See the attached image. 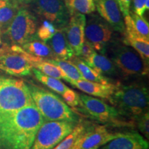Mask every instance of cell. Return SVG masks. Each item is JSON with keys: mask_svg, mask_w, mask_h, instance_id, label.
<instances>
[{"mask_svg": "<svg viewBox=\"0 0 149 149\" xmlns=\"http://www.w3.org/2000/svg\"><path fill=\"white\" fill-rule=\"evenodd\" d=\"M44 117L34 102L0 117V149H31Z\"/></svg>", "mask_w": 149, "mask_h": 149, "instance_id": "6da1fadb", "label": "cell"}, {"mask_svg": "<svg viewBox=\"0 0 149 149\" xmlns=\"http://www.w3.org/2000/svg\"><path fill=\"white\" fill-rule=\"evenodd\" d=\"M109 102L121 116L135 120L148 111V89L141 83H120Z\"/></svg>", "mask_w": 149, "mask_h": 149, "instance_id": "7a4b0ae2", "label": "cell"}, {"mask_svg": "<svg viewBox=\"0 0 149 149\" xmlns=\"http://www.w3.org/2000/svg\"><path fill=\"white\" fill-rule=\"evenodd\" d=\"M28 86L33 101L44 117V122H78L79 118L75 113L59 97L33 84H29Z\"/></svg>", "mask_w": 149, "mask_h": 149, "instance_id": "3957f363", "label": "cell"}, {"mask_svg": "<svg viewBox=\"0 0 149 149\" xmlns=\"http://www.w3.org/2000/svg\"><path fill=\"white\" fill-rule=\"evenodd\" d=\"M32 102L24 81L0 75V117L15 113Z\"/></svg>", "mask_w": 149, "mask_h": 149, "instance_id": "277c9868", "label": "cell"}, {"mask_svg": "<svg viewBox=\"0 0 149 149\" xmlns=\"http://www.w3.org/2000/svg\"><path fill=\"white\" fill-rule=\"evenodd\" d=\"M37 17L26 6H22L3 35L10 46H22L37 37Z\"/></svg>", "mask_w": 149, "mask_h": 149, "instance_id": "5b68a950", "label": "cell"}, {"mask_svg": "<svg viewBox=\"0 0 149 149\" xmlns=\"http://www.w3.org/2000/svg\"><path fill=\"white\" fill-rule=\"evenodd\" d=\"M111 60L124 77H141L148 73V65L138 53L126 44L115 42L110 46Z\"/></svg>", "mask_w": 149, "mask_h": 149, "instance_id": "8992f818", "label": "cell"}, {"mask_svg": "<svg viewBox=\"0 0 149 149\" xmlns=\"http://www.w3.org/2000/svg\"><path fill=\"white\" fill-rule=\"evenodd\" d=\"M81 111L91 119L116 126H133L134 121H126L114 107H111L100 99L86 94H79V105Z\"/></svg>", "mask_w": 149, "mask_h": 149, "instance_id": "52a82bcc", "label": "cell"}, {"mask_svg": "<svg viewBox=\"0 0 149 149\" xmlns=\"http://www.w3.org/2000/svg\"><path fill=\"white\" fill-rule=\"evenodd\" d=\"M70 121L44 122L35 135L31 149H53L68 136L75 127Z\"/></svg>", "mask_w": 149, "mask_h": 149, "instance_id": "ba28073f", "label": "cell"}, {"mask_svg": "<svg viewBox=\"0 0 149 149\" xmlns=\"http://www.w3.org/2000/svg\"><path fill=\"white\" fill-rule=\"evenodd\" d=\"M114 30L101 17L96 15L89 16L86 19L85 26V40L94 48L99 53H107L115 41Z\"/></svg>", "mask_w": 149, "mask_h": 149, "instance_id": "9c48e42d", "label": "cell"}, {"mask_svg": "<svg viewBox=\"0 0 149 149\" xmlns=\"http://www.w3.org/2000/svg\"><path fill=\"white\" fill-rule=\"evenodd\" d=\"M30 57L21 46H11L10 50L0 54V70L15 77L29 75L33 68Z\"/></svg>", "mask_w": 149, "mask_h": 149, "instance_id": "30bf717a", "label": "cell"}, {"mask_svg": "<svg viewBox=\"0 0 149 149\" xmlns=\"http://www.w3.org/2000/svg\"><path fill=\"white\" fill-rule=\"evenodd\" d=\"M29 5L37 15L53 23L56 29L66 26L70 15L64 0H33Z\"/></svg>", "mask_w": 149, "mask_h": 149, "instance_id": "8fae6325", "label": "cell"}, {"mask_svg": "<svg viewBox=\"0 0 149 149\" xmlns=\"http://www.w3.org/2000/svg\"><path fill=\"white\" fill-rule=\"evenodd\" d=\"M124 133V132L110 131L106 125L85 128L76 139L71 149H100Z\"/></svg>", "mask_w": 149, "mask_h": 149, "instance_id": "7c38bea8", "label": "cell"}, {"mask_svg": "<svg viewBox=\"0 0 149 149\" xmlns=\"http://www.w3.org/2000/svg\"><path fill=\"white\" fill-rule=\"evenodd\" d=\"M86 17L84 14L75 13L70 15L66 26V36L74 55L79 56L85 40V26Z\"/></svg>", "mask_w": 149, "mask_h": 149, "instance_id": "4fadbf2b", "label": "cell"}, {"mask_svg": "<svg viewBox=\"0 0 149 149\" xmlns=\"http://www.w3.org/2000/svg\"><path fill=\"white\" fill-rule=\"evenodd\" d=\"M99 14L116 32L124 33V19L117 0H94Z\"/></svg>", "mask_w": 149, "mask_h": 149, "instance_id": "5bb4252c", "label": "cell"}, {"mask_svg": "<svg viewBox=\"0 0 149 149\" xmlns=\"http://www.w3.org/2000/svg\"><path fill=\"white\" fill-rule=\"evenodd\" d=\"M68 82L86 94L102 99H106L109 101L120 84L119 82L116 84L112 82L102 84L90 81L86 79L70 80V79H68Z\"/></svg>", "mask_w": 149, "mask_h": 149, "instance_id": "9a60e30c", "label": "cell"}, {"mask_svg": "<svg viewBox=\"0 0 149 149\" xmlns=\"http://www.w3.org/2000/svg\"><path fill=\"white\" fill-rule=\"evenodd\" d=\"M100 149H149L148 140L137 131L124 132Z\"/></svg>", "mask_w": 149, "mask_h": 149, "instance_id": "2e32d148", "label": "cell"}, {"mask_svg": "<svg viewBox=\"0 0 149 149\" xmlns=\"http://www.w3.org/2000/svg\"><path fill=\"white\" fill-rule=\"evenodd\" d=\"M46 43L51 48L55 58L68 60L74 55L73 51L67 40L65 28L57 29L53 36Z\"/></svg>", "mask_w": 149, "mask_h": 149, "instance_id": "e0dca14e", "label": "cell"}, {"mask_svg": "<svg viewBox=\"0 0 149 149\" xmlns=\"http://www.w3.org/2000/svg\"><path fill=\"white\" fill-rule=\"evenodd\" d=\"M84 62L99 73L104 76L115 77L118 73L116 66L111 59L102 54L94 52Z\"/></svg>", "mask_w": 149, "mask_h": 149, "instance_id": "ac0fdd59", "label": "cell"}, {"mask_svg": "<svg viewBox=\"0 0 149 149\" xmlns=\"http://www.w3.org/2000/svg\"><path fill=\"white\" fill-rule=\"evenodd\" d=\"M24 51L30 55L40 58L48 59H55V55L47 43L42 42L36 37L22 45Z\"/></svg>", "mask_w": 149, "mask_h": 149, "instance_id": "d6986e66", "label": "cell"}, {"mask_svg": "<svg viewBox=\"0 0 149 149\" xmlns=\"http://www.w3.org/2000/svg\"><path fill=\"white\" fill-rule=\"evenodd\" d=\"M68 60H70L75 65L78 70H79L80 73L82 75L84 79L102 84H108L111 82V80L109 78H107L106 76L102 75V74L95 71L94 69H93L91 67L86 64L82 59H80L77 56L74 55Z\"/></svg>", "mask_w": 149, "mask_h": 149, "instance_id": "ffe728a7", "label": "cell"}, {"mask_svg": "<svg viewBox=\"0 0 149 149\" xmlns=\"http://www.w3.org/2000/svg\"><path fill=\"white\" fill-rule=\"evenodd\" d=\"M15 0H0V29L4 31L20 8Z\"/></svg>", "mask_w": 149, "mask_h": 149, "instance_id": "44dd1931", "label": "cell"}, {"mask_svg": "<svg viewBox=\"0 0 149 149\" xmlns=\"http://www.w3.org/2000/svg\"><path fill=\"white\" fill-rule=\"evenodd\" d=\"M124 44L130 46L138 53L146 64L149 62V40L136 35L125 33Z\"/></svg>", "mask_w": 149, "mask_h": 149, "instance_id": "7402d4cb", "label": "cell"}, {"mask_svg": "<svg viewBox=\"0 0 149 149\" xmlns=\"http://www.w3.org/2000/svg\"><path fill=\"white\" fill-rule=\"evenodd\" d=\"M33 68H36L39 71L46 75L58 79H64L68 82L69 78L65 75L64 72L53 63L48 61L47 59H40L39 60L32 61L31 63Z\"/></svg>", "mask_w": 149, "mask_h": 149, "instance_id": "603a6c76", "label": "cell"}, {"mask_svg": "<svg viewBox=\"0 0 149 149\" xmlns=\"http://www.w3.org/2000/svg\"><path fill=\"white\" fill-rule=\"evenodd\" d=\"M32 72L36 79L38 80L40 83L46 86L48 88L61 96L69 89V88L66 84H64L60 79L46 75L35 68H33Z\"/></svg>", "mask_w": 149, "mask_h": 149, "instance_id": "cb8c5ba5", "label": "cell"}, {"mask_svg": "<svg viewBox=\"0 0 149 149\" xmlns=\"http://www.w3.org/2000/svg\"><path fill=\"white\" fill-rule=\"evenodd\" d=\"M70 15L75 13L90 15L95 11L94 0H64Z\"/></svg>", "mask_w": 149, "mask_h": 149, "instance_id": "d4e9b609", "label": "cell"}, {"mask_svg": "<svg viewBox=\"0 0 149 149\" xmlns=\"http://www.w3.org/2000/svg\"><path fill=\"white\" fill-rule=\"evenodd\" d=\"M48 61L57 66L61 71L64 72L67 77L70 80L84 79L79 70L73 63L70 60H64L60 59H48Z\"/></svg>", "mask_w": 149, "mask_h": 149, "instance_id": "484cf974", "label": "cell"}, {"mask_svg": "<svg viewBox=\"0 0 149 149\" xmlns=\"http://www.w3.org/2000/svg\"><path fill=\"white\" fill-rule=\"evenodd\" d=\"M85 127L81 124H79L75 126L72 131L68 135L66 138H64L60 143H59L53 149H71L73 146L74 141L77 137L81 134Z\"/></svg>", "mask_w": 149, "mask_h": 149, "instance_id": "4316f807", "label": "cell"}, {"mask_svg": "<svg viewBox=\"0 0 149 149\" xmlns=\"http://www.w3.org/2000/svg\"><path fill=\"white\" fill-rule=\"evenodd\" d=\"M57 29L53 23L47 20H44L40 26L37 29V37L42 42L46 43L53 36Z\"/></svg>", "mask_w": 149, "mask_h": 149, "instance_id": "83f0119b", "label": "cell"}, {"mask_svg": "<svg viewBox=\"0 0 149 149\" xmlns=\"http://www.w3.org/2000/svg\"><path fill=\"white\" fill-rule=\"evenodd\" d=\"M136 125L145 138L149 139V113H146L135 119Z\"/></svg>", "mask_w": 149, "mask_h": 149, "instance_id": "f1b7e54d", "label": "cell"}, {"mask_svg": "<svg viewBox=\"0 0 149 149\" xmlns=\"http://www.w3.org/2000/svg\"><path fill=\"white\" fill-rule=\"evenodd\" d=\"M64 102L68 107L75 108L79 105V94L69 88L62 95Z\"/></svg>", "mask_w": 149, "mask_h": 149, "instance_id": "f546056e", "label": "cell"}, {"mask_svg": "<svg viewBox=\"0 0 149 149\" xmlns=\"http://www.w3.org/2000/svg\"><path fill=\"white\" fill-rule=\"evenodd\" d=\"M94 52H95L94 48L93 47L90 43L85 40L78 57L81 59H82L84 61H85L93 55Z\"/></svg>", "mask_w": 149, "mask_h": 149, "instance_id": "4dcf8cb0", "label": "cell"}, {"mask_svg": "<svg viewBox=\"0 0 149 149\" xmlns=\"http://www.w3.org/2000/svg\"><path fill=\"white\" fill-rule=\"evenodd\" d=\"M146 0H133V13L143 17L145 12L147 10L146 8Z\"/></svg>", "mask_w": 149, "mask_h": 149, "instance_id": "1f68e13d", "label": "cell"}, {"mask_svg": "<svg viewBox=\"0 0 149 149\" xmlns=\"http://www.w3.org/2000/svg\"><path fill=\"white\" fill-rule=\"evenodd\" d=\"M117 1L123 16L125 17L129 15L131 0H117Z\"/></svg>", "mask_w": 149, "mask_h": 149, "instance_id": "d6a6232c", "label": "cell"}, {"mask_svg": "<svg viewBox=\"0 0 149 149\" xmlns=\"http://www.w3.org/2000/svg\"><path fill=\"white\" fill-rule=\"evenodd\" d=\"M10 46L6 42L3 35V32L0 29V54H2L5 52L10 50Z\"/></svg>", "mask_w": 149, "mask_h": 149, "instance_id": "836d02e7", "label": "cell"}, {"mask_svg": "<svg viewBox=\"0 0 149 149\" xmlns=\"http://www.w3.org/2000/svg\"><path fill=\"white\" fill-rule=\"evenodd\" d=\"M20 6H26L31 3L33 0H15Z\"/></svg>", "mask_w": 149, "mask_h": 149, "instance_id": "e575fe53", "label": "cell"}]
</instances>
